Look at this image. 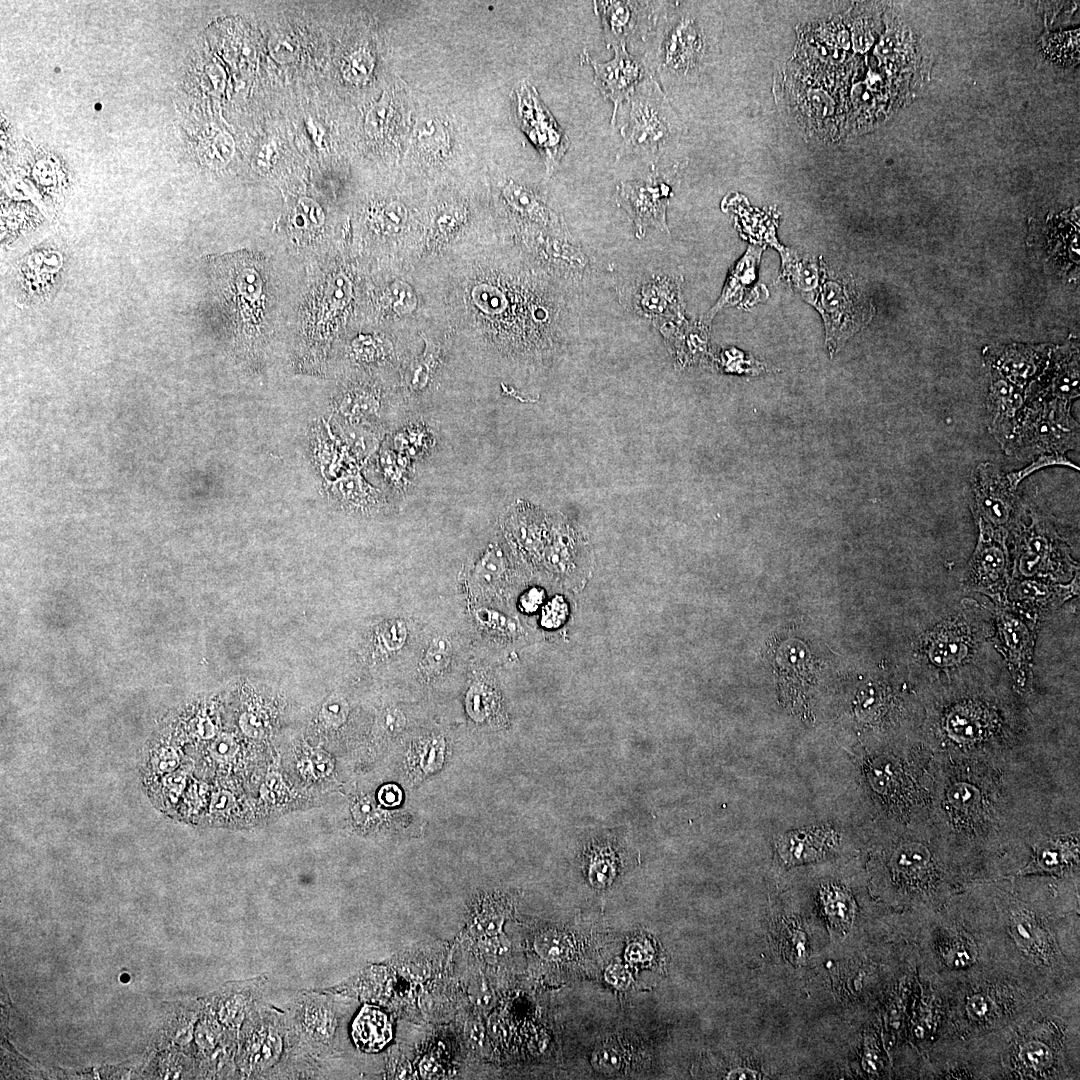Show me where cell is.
<instances>
[{
    "label": "cell",
    "instance_id": "obj_18",
    "mask_svg": "<svg viewBox=\"0 0 1080 1080\" xmlns=\"http://www.w3.org/2000/svg\"><path fill=\"white\" fill-rule=\"evenodd\" d=\"M328 494L335 502L349 510L372 512L388 506V501L382 492L358 474H349L332 482L329 485Z\"/></svg>",
    "mask_w": 1080,
    "mask_h": 1080
},
{
    "label": "cell",
    "instance_id": "obj_31",
    "mask_svg": "<svg viewBox=\"0 0 1080 1080\" xmlns=\"http://www.w3.org/2000/svg\"><path fill=\"white\" fill-rule=\"evenodd\" d=\"M472 296L476 305L487 313H499L506 306L503 293L491 285L481 284L475 287Z\"/></svg>",
    "mask_w": 1080,
    "mask_h": 1080
},
{
    "label": "cell",
    "instance_id": "obj_37",
    "mask_svg": "<svg viewBox=\"0 0 1080 1080\" xmlns=\"http://www.w3.org/2000/svg\"><path fill=\"white\" fill-rule=\"evenodd\" d=\"M404 723V716L398 710H390L384 717V725L390 732L400 731Z\"/></svg>",
    "mask_w": 1080,
    "mask_h": 1080
},
{
    "label": "cell",
    "instance_id": "obj_28",
    "mask_svg": "<svg viewBox=\"0 0 1080 1080\" xmlns=\"http://www.w3.org/2000/svg\"><path fill=\"white\" fill-rule=\"evenodd\" d=\"M504 558L502 550L490 544L476 564V574L485 582H492L502 573Z\"/></svg>",
    "mask_w": 1080,
    "mask_h": 1080
},
{
    "label": "cell",
    "instance_id": "obj_30",
    "mask_svg": "<svg viewBox=\"0 0 1080 1080\" xmlns=\"http://www.w3.org/2000/svg\"><path fill=\"white\" fill-rule=\"evenodd\" d=\"M293 221L298 228H314L323 223L324 214L317 202L304 197L295 207Z\"/></svg>",
    "mask_w": 1080,
    "mask_h": 1080
},
{
    "label": "cell",
    "instance_id": "obj_12",
    "mask_svg": "<svg viewBox=\"0 0 1080 1080\" xmlns=\"http://www.w3.org/2000/svg\"><path fill=\"white\" fill-rule=\"evenodd\" d=\"M1025 396L1018 383H1011L993 375L987 398V426L991 435L1006 454L1019 425Z\"/></svg>",
    "mask_w": 1080,
    "mask_h": 1080
},
{
    "label": "cell",
    "instance_id": "obj_11",
    "mask_svg": "<svg viewBox=\"0 0 1080 1080\" xmlns=\"http://www.w3.org/2000/svg\"><path fill=\"white\" fill-rule=\"evenodd\" d=\"M581 60L592 66L595 87L613 103L611 124L614 125L619 106L630 99L642 81L652 76L644 59L632 55L626 47H618L608 62L595 61L586 50Z\"/></svg>",
    "mask_w": 1080,
    "mask_h": 1080
},
{
    "label": "cell",
    "instance_id": "obj_7",
    "mask_svg": "<svg viewBox=\"0 0 1080 1080\" xmlns=\"http://www.w3.org/2000/svg\"><path fill=\"white\" fill-rule=\"evenodd\" d=\"M664 5L662 1H594L607 48L646 41Z\"/></svg>",
    "mask_w": 1080,
    "mask_h": 1080
},
{
    "label": "cell",
    "instance_id": "obj_4",
    "mask_svg": "<svg viewBox=\"0 0 1080 1080\" xmlns=\"http://www.w3.org/2000/svg\"><path fill=\"white\" fill-rule=\"evenodd\" d=\"M973 513L977 522L1005 530L1018 525L1026 513L1009 473L991 462L976 466L971 476Z\"/></svg>",
    "mask_w": 1080,
    "mask_h": 1080
},
{
    "label": "cell",
    "instance_id": "obj_23",
    "mask_svg": "<svg viewBox=\"0 0 1080 1080\" xmlns=\"http://www.w3.org/2000/svg\"><path fill=\"white\" fill-rule=\"evenodd\" d=\"M748 253L749 254L745 255V257L737 264L729 277L721 297L708 314L709 319H711L723 306L734 303L743 286L749 284L753 279L752 275L755 271L756 254L752 255L750 252Z\"/></svg>",
    "mask_w": 1080,
    "mask_h": 1080
},
{
    "label": "cell",
    "instance_id": "obj_9",
    "mask_svg": "<svg viewBox=\"0 0 1080 1080\" xmlns=\"http://www.w3.org/2000/svg\"><path fill=\"white\" fill-rule=\"evenodd\" d=\"M670 196L671 187L658 171L641 179L623 181L617 190V202L630 215L638 238L645 235L648 227L669 232L666 211Z\"/></svg>",
    "mask_w": 1080,
    "mask_h": 1080
},
{
    "label": "cell",
    "instance_id": "obj_22",
    "mask_svg": "<svg viewBox=\"0 0 1080 1080\" xmlns=\"http://www.w3.org/2000/svg\"><path fill=\"white\" fill-rule=\"evenodd\" d=\"M375 65L373 53L365 46H359L345 57L341 65V74L350 85L363 86L373 75Z\"/></svg>",
    "mask_w": 1080,
    "mask_h": 1080
},
{
    "label": "cell",
    "instance_id": "obj_17",
    "mask_svg": "<svg viewBox=\"0 0 1080 1080\" xmlns=\"http://www.w3.org/2000/svg\"><path fill=\"white\" fill-rule=\"evenodd\" d=\"M836 832L826 826L795 830L782 836L777 851L787 864H801L825 857L835 849Z\"/></svg>",
    "mask_w": 1080,
    "mask_h": 1080
},
{
    "label": "cell",
    "instance_id": "obj_26",
    "mask_svg": "<svg viewBox=\"0 0 1080 1080\" xmlns=\"http://www.w3.org/2000/svg\"><path fill=\"white\" fill-rule=\"evenodd\" d=\"M408 212L403 203L390 201L380 206L373 214L376 226L385 233L398 232L406 223Z\"/></svg>",
    "mask_w": 1080,
    "mask_h": 1080
},
{
    "label": "cell",
    "instance_id": "obj_3",
    "mask_svg": "<svg viewBox=\"0 0 1080 1080\" xmlns=\"http://www.w3.org/2000/svg\"><path fill=\"white\" fill-rule=\"evenodd\" d=\"M1079 444V423L1068 401L1040 398L1025 406L1008 454L1063 455Z\"/></svg>",
    "mask_w": 1080,
    "mask_h": 1080
},
{
    "label": "cell",
    "instance_id": "obj_16",
    "mask_svg": "<svg viewBox=\"0 0 1080 1080\" xmlns=\"http://www.w3.org/2000/svg\"><path fill=\"white\" fill-rule=\"evenodd\" d=\"M980 537L970 563V575L975 583L993 585L1005 576L1007 531L978 522Z\"/></svg>",
    "mask_w": 1080,
    "mask_h": 1080
},
{
    "label": "cell",
    "instance_id": "obj_21",
    "mask_svg": "<svg viewBox=\"0 0 1080 1080\" xmlns=\"http://www.w3.org/2000/svg\"><path fill=\"white\" fill-rule=\"evenodd\" d=\"M353 1038L365 1051H378L392 1037L387 1016L375 1007H364L353 1023Z\"/></svg>",
    "mask_w": 1080,
    "mask_h": 1080
},
{
    "label": "cell",
    "instance_id": "obj_25",
    "mask_svg": "<svg viewBox=\"0 0 1080 1080\" xmlns=\"http://www.w3.org/2000/svg\"><path fill=\"white\" fill-rule=\"evenodd\" d=\"M1037 357L1032 352H1008L999 361V368L1016 381H1025L1037 370Z\"/></svg>",
    "mask_w": 1080,
    "mask_h": 1080
},
{
    "label": "cell",
    "instance_id": "obj_1",
    "mask_svg": "<svg viewBox=\"0 0 1080 1080\" xmlns=\"http://www.w3.org/2000/svg\"><path fill=\"white\" fill-rule=\"evenodd\" d=\"M663 7L644 61L663 85L688 79L704 65L709 52L705 30L687 6L671 2Z\"/></svg>",
    "mask_w": 1080,
    "mask_h": 1080
},
{
    "label": "cell",
    "instance_id": "obj_39",
    "mask_svg": "<svg viewBox=\"0 0 1080 1080\" xmlns=\"http://www.w3.org/2000/svg\"><path fill=\"white\" fill-rule=\"evenodd\" d=\"M374 808L370 803H360L356 807L355 814L359 819H368L371 817Z\"/></svg>",
    "mask_w": 1080,
    "mask_h": 1080
},
{
    "label": "cell",
    "instance_id": "obj_38",
    "mask_svg": "<svg viewBox=\"0 0 1080 1080\" xmlns=\"http://www.w3.org/2000/svg\"><path fill=\"white\" fill-rule=\"evenodd\" d=\"M326 716L334 722L339 723L345 716L344 706L338 701H330L324 707Z\"/></svg>",
    "mask_w": 1080,
    "mask_h": 1080
},
{
    "label": "cell",
    "instance_id": "obj_34",
    "mask_svg": "<svg viewBox=\"0 0 1080 1080\" xmlns=\"http://www.w3.org/2000/svg\"><path fill=\"white\" fill-rule=\"evenodd\" d=\"M407 628L402 621H395L387 626L383 634L384 644L388 650L400 649L407 638Z\"/></svg>",
    "mask_w": 1080,
    "mask_h": 1080
},
{
    "label": "cell",
    "instance_id": "obj_10",
    "mask_svg": "<svg viewBox=\"0 0 1080 1080\" xmlns=\"http://www.w3.org/2000/svg\"><path fill=\"white\" fill-rule=\"evenodd\" d=\"M455 124L447 114L427 110L415 117L409 141V157L426 167H441L459 156Z\"/></svg>",
    "mask_w": 1080,
    "mask_h": 1080
},
{
    "label": "cell",
    "instance_id": "obj_36",
    "mask_svg": "<svg viewBox=\"0 0 1080 1080\" xmlns=\"http://www.w3.org/2000/svg\"><path fill=\"white\" fill-rule=\"evenodd\" d=\"M379 800L386 806H396L401 801V792L395 785H386L379 792Z\"/></svg>",
    "mask_w": 1080,
    "mask_h": 1080
},
{
    "label": "cell",
    "instance_id": "obj_5",
    "mask_svg": "<svg viewBox=\"0 0 1080 1080\" xmlns=\"http://www.w3.org/2000/svg\"><path fill=\"white\" fill-rule=\"evenodd\" d=\"M331 415L338 427L357 429L383 437L403 420L376 388L350 384L333 394Z\"/></svg>",
    "mask_w": 1080,
    "mask_h": 1080
},
{
    "label": "cell",
    "instance_id": "obj_24",
    "mask_svg": "<svg viewBox=\"0 0 1080 1080\" xmlns=\"http://www.w3.org/2000/svg\"><path fill=\"white\" fill-rule=\"evenodd\" d=\"M424 353L415 359L406 371L405 381L412 392L423 391L432 376L439 357V350L428 340L425 341Z\"/></svg>",
    "mask_w": 1080,
    "mask_h": 1080
},
{
    "label": "cell",
    "instance_id": "obj_2",
    "mask_svg": "<svg viewBox=\"0 0 1080 1080\" xmlns=\"http://www.w3.org/2000/svg\"><path fill=\"white\" fill-rule=\"evenodd\" d=\"M628 118L621 127L618 158L632 155L656 163L677 140L680 122L653 76L642 81L629 99Z\"/></svg>",
    "mask_w": 1080,
    "mask_h": 1080
},
{
    "label": "cell",
    "instance_id": "obj_27",
    "mask_svg": "<svg viewBox=\"0 0 1080 1080\" xmlns=\"http://www.w3.org/2000/svg\"><path fill=\"white\" fill-rule=\"evenodd\" d=\"M451 652L452 646L447 638L435 637L426 649L421 666L431 672L440 671L449 664Z\"/></svg>",
    "mask_w": 1080,
    "mask_h": 1080
},
{
    "label": "cell",
    "instance_id": "obj_15",
    "mask_svg": "<svg viewBox=\"0 0 1080 1080\" xmlns=\"http://www.w3.org/2000/svg\"><path fill=\"white\" fill-rule=\"evenodd\" d=\"M635 310L659 324L681 315L680 286L677 279L654 275L643 281L633 296Z\"/></svg>",
    "mask_w": 1080,
    "mask_h": 1080
},
{
    "label": "cell",
    "instance_id": "obj_19",
    "mask_svg": "<svg viewBox=\"0 0 1080 1080\" xmlns=\"http://www.w3.org/2000/svg\"><path fill=\"white\" fill-rule=\"evenodd\" d=\"M501 194L511 211L519 217L542 226H559V217L530 189L508 180Z\"/></svg>",
    "mask_w": 1080,
    "mask_h": 1080
},
{
    "label": "cell",
    "instance_id": "obj_33",
    "mask_svg": "<svg viewBox=\"0 0 1080 1080\" xmlns=\"http://www.w3.org/2000/svg\"><path fill=\"white\" fill-rule=\"evenodd\" d=\"M297 42L287 34L273 36L268 44L271 56L279 63L291 62L297 55Z\"/></svg>",
    "mask_w": 1080,
    "mask_h": 1080
},
{
    "label": "cell",
    "instance_id": "obj_29",
    "mask_svg": "<svg viewBox=\"0 0 1080 1080\" xmlns=\"http://www.w3.org/2000/svg\"><path fill=\"white\" fill-rule=\"evenodd\" d=\"M386 296L393 310L399 314L410 313L416 308L417 299L413 289L400 280L390 284Z\"/></svg>",
    "mask_w": 1080,
    "mask_h": 1080
},
{
    "label": "cell",
    "instance_id": "obj_14",
    "mask_svg": "<svg viewBox=\"0 0 1080 1080\" xmlns=\"http://www.w3.org/2000/svg\"><path fill=\"white\" fill-rule=\"evenodd\" d=\"M412 127V106L406 88L385 90L364 118V132L372 140L395 135L407 142Z\"/></svg>",
    "mask_w": 1080,
    "mask_h": 1080
},
{
    "label": "cell",
    "instance_id": "obj_35",
    "mask_svg": "<svg viewBox=\"0 0 1080 1080\" xmlns=\"http://www.w3.org/2000/svg\"><path fill=\"white\" fill-rule=\"evenodd\" d=\"M476 618L483 625L495 630H504L508 627L507 619L503 615L489 609L478 610Z\"/></svg>",
    "mask_w": 1080,
    "mask_h": 1080
},
{
    "label": "cell",
    "instance_id": "obj_40",
    "mask_svg": "<svg viewBox=\"0 0 1080 1080\" xmlns=\"http://www.w3.org/2000/svg\"><path fill=\"white\" fill-rule=\"evenodd\" d=\"M1028 1052L1029 1059L1033 1063L1041 1062V1059H1043V1056H1045V1052L1042 1048H1034L1032 1050H1029Z\"/></svg>",
    "mask_w": 1080,
    "mask_h": 1080
},
{
    "label": "cell",
    "instance_id": "obj_20",
    "mask_svg": "<svg viewBox=\"0 0 1080 1080\" xmlns=\"http://www.w3.org/2000/svg\"><path fill=\"white\" fill-rule=\"evenodd\" d=\"M968 640V635L962 632L961 627L944 626L932 635L927 644V658L936 667L947 668L959 665L967 657L970 646Z\"/></svg>",
    "mask_w": 1080,
    "mask_h": 1080
},
{
    "label": "cell",
    "instance_id": "obj_13",
    "mask_svg": "<svg viewBox=\"0 0 1080 1080\" xmlns=\"http://www.w3.org/2000/svg\"><path fill=\"white\" fill-rule=\"evenodd\" d=\"M57 252L51 246H41L19 260L15 278L20 300L41 302L57 289L62 275V256L46 267Z\"/></svg>",
    "mask_w": 1080,
    "mask_h": 1080
},
{
    "label": "cell",
    "instance_id": "obj_6",
    "mask_svg": "<svg viewBox=\"0 0 1080 1080\" xmlns=\"http://www.w3.org/2000/svg\"><path fill=\"white\" fill-rule=\"evenodd\" d=\"M516 116L521 129L540 152L551 175L569 148V138L527 81L514 90Z\"/></svg>",
    "mask_w": 1080,
    "mask_h": 1080
},
{
    "label": "cell",
    "instance_id": "obj_32",
    "mask_svg": "<svg viewBox=\"0 0 1080 1080\" xmlns=\"http://www.w3.org/2000/svg\"><path fill=\"white\" fill-rule=\"evenodd\" d=\"M304 1022L308 1029L315 1032L321 1038L330 1037L334 1030V1017L326 1009H308L305 1013Z\"/></svg>",
    "mask_w": 1080,
    "mask_h": 1080
},
{
    "label": "cell",
    "instance_id": "obj_8",
    "mask_svg": "<svg viewBox=\"0 0 1080 1080\" xmlns=\"http://www.w3.org/2000/svg\"><path fill=\"white\" fill-rule=\"evenodd\" d=\"M1015 566L1019 574L1033 577L1070 567L1069 550L1046 518L1033 511L1030 523L1019 529Z\"/></svg>",
    "mask_w": 1080,
    "mask_h": 1080
}]
</instances>
